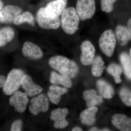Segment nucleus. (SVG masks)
<instances>
[{
    "label": "nucleus",
    "instance_id": "6e6552de",
    "mask_svg": "<svg viewBox=\"0 0 131 131\" xmlns=\"http://www.w3.org/2000/svg\"><path fill=\"white\" fill-rule=\"evenodd\" d=\"M21 12V8L16 5L6 6L0 11V22L4 24L12 23Z\"/></svg>",
    "mask_w": 131,
    "mask_h": 131
},
{
    "label": "nucleus",
    "instance_id": "20e7f679",
    "mask_svg": "<svg viewBox=\"0 0 131 131\" xmlns=\"http://www.w3.org/2000/svg\"><path fill=\"white\" fill-rule=\"evenodd\" d=\"M25 72L19 69H14L9 72L3 87V91L7 95L14 93L21 86V81Z\"/></svg>",
    "mask_w": 131,
    "mask_h": 131
},
{
    "label": "nucleus",
    "instance_id": "2eb2a0df",
    "mask_svg": "<svg viewBox=\"0 0 131 131\" xmlns=\"http://www.w3.org/2000/svg\"><path fill=\"white\" fill-rule=\"evenodd\" d=\"M115 35L119 44L124 46L131 40V32L127 27L124 26H117L115 29Z\"/></svg>",
    "mask_w": 131,
    "mask_h": 131
},
{
    "label": "nucleus",
    "instance_id": "1a4fd4ad",
    "mask_svg": "<svg viewBox=\"0 0 131 131\" xmlns=\"http://www.w3.org/2000/svg\"><path fill=\"white\" fill-rule=\"evenodd\" d=\"M28 102L27 95L20 91L15 92L9 100V104L15 108V111L20 113L25 111Z\"/></svg>",
    "mask_w": 131,
    "mask_h": 131
},
{
    "label": "nucleus",
    "instance_id": "7ed1b4c3",
    "mask_svg": "<svg viewBox=\"0 0 131 131\" xmlns=\"http://www.w3.org/2000/svg\"><path fill=\"white\" fill-rule=\"evenodd\" d=\"M36 18L39 25L44 29H56L61 25L59 16L49 12L45 7H42L39 9Z\"/></svg>",
    "mask_w": 131,
    "mask_h": 131
},
{
    "label": "nucleus",
    "instance_id": "aec40b11",
    "mask_svg": "<svg viewBox=\"0 0 131 131\" xmlns=\"http://www.w3.org/2000/svg\"><path fill=\"white\" fill-rule=\"evenodd\" d=\"M96 86L99 92L104 98L110 99L114 94L113 87L109 83L103 80H98L96 82Z\"/></svg>",
    "mask_w": 131,
    "mask_h": 131
},
{
    "label": "nucleus",
    "instance_id": "dca6fc26",
    "mask_svg": "<svg viewBox=\"0 0 131 131\" xmlns=\"http://www.w3.org/2000/svg\"><path fill=\"white\" fill-rule=\"evenodd\" d=\"M97 111V108L94 106L90 107L82 112L80 115L82 123L88 125H93L95 121V114Z\"/></svg>",
    "mask_w": 131,
    "mask_h": 131
},
{
    "label": "nucleus",
    "instance_id": "c756f323",
    "mask_svg": "<svg viewBox=\"0 0 131 131\" xmlns=\"http://www.w3.org/2000/svg\"><path fill=\"white\" fill-rule=\"evenodd\" d=\"M22 126V121L20 119L17 120L14 122L12 124L10 130L12 131H21Z\"/></svg>",
    "mask_w": 131,
    "mask_h": 131
},
{
    "label": "nucleus",
    "instance_id": "b1692460",
    "mask_svg": "<svg viewBox=\"0 0 131 131\" xmlns=\"http://www.w3.org/2000/svg\"><path fill=\"white\" fill-rule=\"evenodd\" d=\"M107 71L108 73L113 76L115 82L119 83L122 81L121 76L122 73V68L120 66L117 64H111L107 67Z\"/></svg>",
    "mask_w": 131,
    "mask_h": 131
},
{
    "label": "nucleus",
    "instance_id": "ddd939ff",
    "mask_svg": "<svg viewBox=\"0 0 131 131\" xmlns=\"http://www.w3.org/2000/svg\"><path fill=\"white\" fill-rule=\"evenodd\" d=\"M22 51L24 56L32 59H40L43 56V52L40 47L28 41L24 43Z\"/></svg>",
    "mask_w": 131,
    "mask_h": 131
},
{
    "label": "nucleus",
    "instance_id": "4468645a",
    "mask_svg": "<svg viewBox=\"0 0 131 131\" xmlns=\"http://www.w3.org/2000/svg\"><path fill=\"white\" fill-rule=\"evenodd\" d=\"M113 124L117 129L122 131H131V118L126 115L117 114L112 118Z\"/></svg>",
    "mask_w": 131,
    "mask_h": 131
},
{
    "label": "nucleus",
    "instance_id": "f704fd0d",
    "mask_svg": "<svg viewBox=\"0 0 131 131\" xmlns=\"http://www.w3.org/2000/svg\"><path fill=\"white\" fill-rule=\"evenodd\" d=\"M3 3L2 1L1 0H0V11L1 9H2L3 7Z\"/></svg>",
    "mask_w": 131,
    "mask_h": 131
},
{
    "label": "nucleus",
    "instance_id": "6ab92c4d",
    "mask_svg": "<svg viewBox=\"0 0 131 131\" xmlns=\"http://www.w3.org/2000/svg\"><path fill=\"white\" fill-rule=\"evenodd\" d=\"M50 81L53 84H61L67 88L72 86V83L70 78L61 74H58L55 71H52L50 74Z\"/></svg>",
    "mask_w": 131,
    "mask_h": 131
},
{
    "label": "nucleus",
    "instance_id": "2f4dec72",
    "mask_svg": "<svg viewBox=\"0 0 131 131\" xmlns=\"http://www.w3.org/2000/svg\"><path fill=\"white\" fill-rule=\"evenodd\" d=\"M90 131H110L109 129H98L96 127H94L91 128L90 130Z\"/></svg>",
    "mask_w": 131,
    "mask_h": 131
},
{
    "label": "nucleus",
    "instance_id": "72a5a7b5",
    "mask_svg": "<svg viewBox=\"0 0 131 131\" xmlns=\"http://www.w3.org/2000/svg\"><path fill=\"white\" fill-rule=\"evenodd\" d=\"M72 131H83L81 128L78 127H75L73 128L72 129Z\"/></svg>",
    "mask_w": 131,
    "mask_h": 131
},
{
    "label": "nucleus",
    "instance_id": "c9c22d12",
    "mask_svg": "<svg viewBox=\"0 0 131 131\" xmlns=\"http://www.w3.org/2000/svg\"><path fill=\"white\" fill-rule=\"evenodd\" d=\"M129 56H130L131 58V49H130V52H129Z\"/></svg>",
    "mask_w": 131,
    "mask_h": 131
},
{
    "label": "nucleus",
    "instance_id": "5701e85b",
    "mask_svg": "<svg viewBox=\"0 0 131 131\" xmlns=\"http://www.w3.org/2000/svg\"><path fill=\"white\" fill-rule=\"evenodd\" d=\"M91 71L93 75L96 77L101 76L105 69L104 62L100 56L95 57L93 61Z\"/></svg>",
    "mask_w": 131,
    "mask_h": 131
},
{
    "label": "nucleus",
    "instance_id": "c85d7f7f",
    "mask_svg": "<svg viewBox=\"0 0 131 131\" xmlns=\"http://www.w3.org/2000/svg\"><path fill=\"white\" fill-rule=\"evenodd\" d=\"M49 90L61 95L66 93L68 91V90L66 89L55 85L51 86L49 88Z\"/></svg>",
    "mask_w": 131,
    "mask_h": 131
},
{
    "label": "nucleus",
    "instance_id": "7c9ffc66",
    "mask_svg": "<svg viewBox=\"0 0 131 131\" xmlns=\"http://www.w3.org/2000/svg\"><path fill=\"white\" fill-rule=\"evenodd\" d=\"M6 81V78L5 77L0 75V88H2L4 86Z\"/></svg>",
    "mask_w": 131,
    "mask_h": 131
},
{
    "label": "nucleus",
    "instance_id": "cd10ccee",
    "mask_svg": "<svg viewBox=\"0 0 131 131\" xmlns=\"http://www.w3.org/2000/svg\"><path fill=\"white\" fill-rule=\"evenodd\" d=\"M47 96L52 103L57 105L61 99V95L49 90L47 92Z\"/></svg>",
    "mask_w": 131,
    "mask_h": 131
},
{
    "label": "nucleus",
    "instance_id": "f3484780",
    "mask_svg": "<svg viewBox=\"0 0 131 131\" xmlns=\"http://www.w3.org/2000/svg\"><path fill=\"white\" fill-rule=\"evenodd\" d=\"M67 4V0H55L49 3L45 8L49 12L59 16L65 9Z\"/></svg>",
    "mask_w": 131,
    "mask_h": 131
},
{
    "label": "nucleus",
    "instance_id": "f03ea898",
    "mask_svg": "<svg viewBox=\"0 0 131 131\" xmlns=\"http://www.w3.org/2000/svg\"><path fill=\"white\" fill-rule=\"evenodd\" d=\"M80 19L74 8H66L61 15V24L63 30L67 34H74L78 29Z\"/></svg>",
    "mask_w": 131,
    "mask_h": 131
},
{
    "label": "nucleus",
    "instance_id": "a878e982",
    "mask_svg": "<svg viewBox=\"0 0 131 131\" xmlns=\"http://www.w3.org/2000/svg\"><path fill=\"white\" fill-rule=\"evenodd\" d=\"M119 95L121 100L126 106H131V91L126 88L121 89Z\"/></svg>",
    "mask_w": 131,
    "mask_h": 131
},
{
    "label": "nucleus",
    "instance_id": "412c9836",
    "mask_svg": "<svg viewBox=\"0 0 131 131\" xmlns=\"http://www.w3.org/2000/svg\"><path fill=\"white\" fill-rule=\"evenodd\" d=\"M14 32L10 27L0 29V47H2L12 41L14 37Z\"/></svg>",
    "mask_w": 131,
    "mask_h": 131
},
{
    "label": "nucleus",
    "instance_id": "9d476101",
    "mask_svg": "<svg viewBox=\"0 0 131 131\" xmlns=\"http://www.w3.org/2000/svg\"><path fill=\"white\" fill-rule=\"evenodd\" d=\"M82 53L81 61L84 65H89L92 63L95 55V48L90 41L86 40L82 43L81 46Z\"/></svg>",
    "mask_w": 131,
    "mask_h": 131
},
{
    "label": "nucleus",
    "instance_id": "0eeeda50",
    "mask_svg": "<svg viewBox=\"0 0 131 131\" xmlns=\"http://www.w3.org/2000/svg\"><path fill=\"white\" fill-rule=\"evenodd\" d=\"M30 103L29 110L34 115H37L40 112H46L49 109V99L45 94H41L32 98Z\"/></svg>",
    "mask_w": 131,
    "mask_h": 131
},
{
    "label": "nucleus",
    "instance_id": "4be33fe9",
    "mask_svg": "<svg viewBox=\"0 0 131 131\" xmlns=\"http://www.w3.org/2000/svg\"><path fill=\"white\" fill-rule=\"evenodd\" d=\"M119 59L124 69V73L126 77L131 80V58L126 52H123L120 54Z\"/></svg>",
    "mask_w": 131,
    "mask_h": 131
},
{
    "label": "nucleus",
    "instance_id": "393cba45",
    "mask_svg": "<svg viewBox=\"0 0 131 131\" xmlns=\"http://www.w3.org/2000/svg\"><path fill=\"white\" fill-rule=\"evenodd\" d=\"M25 22H27L32 26H34V17L29 12H25L21 14L16 16L14 20V24L16 25H19Z\"/></svg>",
    "mask_w": 131,
    "mask_h": 131
},
{
    "label": "nucleus",
    "instance_id": "39448f33",
    "mask_svg": "<svg viewBox=\"0 0 131 131\" xmlns=\"http://www.w3.org/2000/svg\"><path fill=\"white\" fill-rule=\"evenodd\" d=\"M99 46L106 56H113L116 45V36L112 30H107L102 34L99 40Z\"/></svg>",
    "mask_w": 131,
    "mask_h": 131
},
{
    "label": "nucleus",
    "instance_id": "473e14b6",
    "mask_svg": "<svg viewBox=\"0 0 131 131\" xmlns=\"http://www.w3.org/2000/svg\"><path fill=\"white\" fill-rule=\"evenodd\" d=\"M127 28L131 32V18L129 19L128 20L127 24Z\"/></svg>",
    "mask_w": 131,
    "mask_h": 131
},
{
    "label": "nucleus",
    "instance_id": "a211bd4d",
    "mask_svg": "<svg viewBox=\"0 0 131 131\" xmlns=\"http://www.w3.org/2000/svg\"><path fill=\"white\" fill-rule=\"evenodd\" d=\"M83 98L86 102L87 106L88 107L100 105L103 102L102 97L98 95L96 91L93 90L84 91Z\"/></svg>",
    "mask_w": 131,
    "mask_h": 131
},
{
    "label": "nucleus",
    "instance_id": "f8f14e48",
    "mask_svg": "<svg viewBox=\"0 0 131 131\" xmlns=\"http://www.w3.org/2000/svg\"><path fill=\"white\" fill-rule=\"evenodd\" d=\"M21 86L26 94L30 96L38 94L42 91V88L34 82L31 78L28 75L25 74L23 77L21 81Z\"/></svg>",
    "mask_w": 131,
    "mask_h": 131
},
{
    "label": "nucleus",
    "instance_id": "f257e3e1",
    "mask_svg": "<svg viewBox=\"0 0 131 131\" xmlns=\"http://www.w3.org/2000/svg\"><path fill=\"white\" fill-rule=\"evenodd\" d=\"M49 63L52 68L61 74L70 78L75 77L79 71V67L74 61L62 56L52 57L49 59Z\"/></svg>",
    "mask_w": 131,
    "mask_h": 131
},
{
    "label": "nucleus",
    "instance_id": "9b49d317",
    "mask_svg": "<svg viewBox=\"0 0 131 131\" xmlns=\"http://www.w3.org/2000/svg\"><path fill=\"white\" fill-rule=\"evenodd\" d=\"M68 113L67 108H57L52 110L50 115V119L54 121V126L56 129H63L69 125L65 119Z\"/></svg>",
    "mask_w": 131,
    "mask_h": 131
},
{
    "label": "nucleus",
    "instance_id": "bb28decb",
    "mask_svg": "<svg viewBox=\"0 0 131 131\" xmlns=\"http://www.w3.org/2000/svg\"><path fill=\"white\" fill-rule=\"evenodd\" d=\"M117 0H101V8L103 12L110 13L112 12L114 4Z\"/></svg>",
    "mask_w": 131,
    "mask_h": 131
},
{
    "label": "nucleus",
    "instance_id": "423d86ee",
    "mask_svg": "<svg viewBox=\"0 0 131 131\" xmlns=\"http://www.w3.org/2000/svg\"><path fill=\"white\" fill-rule=\"evenodd\" d=\"M76 10L80 19L85 20L91 18L96 11L95 0H77Z\"/></svg>",
    "mask_w": 131,
    "mask_h": 131
}]
</instances>
